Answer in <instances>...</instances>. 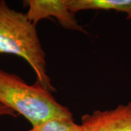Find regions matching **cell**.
<instances>
[{"mask_svg": "<svg viewBox=\"0 0 131 131\" xmlns=\"http://www.w3.org/2000/svg\"><path fill=\"white\" fill-rule=\"evenodd\" d=\"M3 116H9V117H17L18 114L13 112L12 109L6 107L5 106L0 103V117Z\"/></svg>", "mask_w": 131, "mask_h": 131, "instance_id": "obj_7", "label": "cell"}, {"mask_svg": "<svg viewBox=\"0 0 131 131\" xmlns=\"http://www.w3.org/2000/svg\"><path fill=\"white\" fill-rule=\"evenodd\" d=\"M72 13L84 10H106L123 13L131 19V0H66Z\"/></svg>", "mask_w": 131, "mask_h": 131, "instance_id": "obj_5", "label": "cell"}, {"mask_svg": "<svg viewBox=\"0 0 131 131\" xmlns=\"http://www.w3.org/2000/svg\"><path fill=\"white\" fill-rule=\"evenodd\" d=\"M29 131H83L73 118H53L31 127Z\"/></svg>", "mask_w": 131, "mask_h": 131, "instance_id": "obj_6", "label": "cell"}, {"mask_svg": "<svg viewBox=\"0 0 131 131\" xmlns=\"http://www.w3.org/2000/svg\"><path fill=\"white\" fill-rule=\"evenodd\" d=\"M24 4L28 7L27 18L35 26L43 19L53 18L67 30L86 33L69 10L66 0H27Z\"/></svg>", "mask_w": 131, "mask_h": 131, "instance_id": "obj_3", "label": "cell"}, {"mask_svg": "<svg viewBox=\"0 0 131 131\" xmlns=\"http://www.w3.org/2000/svg\"><path fill=\"white\" fill-rule=\"evenodd\" d=\"M0 53L24 58L34 71L37 82L50 92L56 91L36 26L26 13L10 8L5 0H0Z\"/></svg>", "mask_w": 131, "mask_h": 131, "instance_id": "obj_1", "label": "cell"}, {"mask_svg": "<svg viewBox=\"0 0 131 131\" xmlns=\"http://www.w3.org/2000/svg\"><path fill=\"white\" fill-rule=\"evenodd\" d=\"M0 103L22 115L32 127L53 118H73L69 108L56 101L38 82L28 84L18 75L2 69Z\"/></svg>", "mask_w": 131, "mask_h": 131, "instance_id": "obj_2", "label": "cell"}, {"mask_svg": "<svg viewBox=\"0 0 131 131\" xmlns=\"http://www.w3.org/2000/svg\"><path fill=\"white\" fill-rule=\"evenodd\" d=\"M80 125L83 131H131V101L110 110L85 114Z\"/></svg>", "mask_w": 131, "mask_h": 131, "instance_id": "obj_4", "label": "cell"}]
</instances>
